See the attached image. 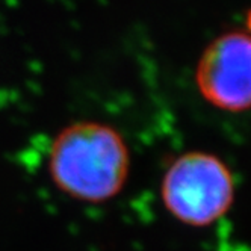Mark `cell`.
I'll return each mask as SVG.
<instances>
[{
    "label": "cell",
    "mask_w": 251,
    "mask_h": 251,
    "mask_svg": "<svg viewBox=\"0 0 251 251\" xmlns=\"http://www.w3.org/2000/svg\"><path fill=\"white\" fill-rule=\"evenodd\" d=\"M160 197L171 217L191 227H209L223 220L236 200V180L220 156L192 150L168 165Z\"/></svg>",
    "instance_id": "7a4b0ae2"
},
{
    "label": "cell",
    "mask_w": 251,
    "mask_h": 251,
    "mask_svg": "<svg viewBox=\"0 0 251 251\" xmlns=\"http://www.w3.org/2000/svg\"><path fill=\"white\" fill-rule=\"evenodd\" d=\"M195 86L206 103L228 114L251 111V32L213 38L195 65Z\"/></svg>",
    "instance_id": "3957f363"
},
{
    "label": "cell",
    "mask_w": 251,
    "mask_h": 251,
    "mask_svg": "<svg viewBox=\"0 0 251 251\" xmlns=\"http://www.w3.org/2000/svg\"><path fill=\"white\" fill-rule=\"evenodd\" d=\"M130 171V153L121 133L99 121L64 127L49 153V174L71 199L104 203L118 195Z\"/></svg>",
    "instance_id": "6da1fadb"
}]
</instances>
